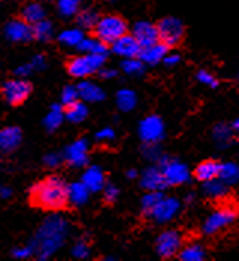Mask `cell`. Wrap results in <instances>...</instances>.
Masks as SVG:
<instances>
[{
    "label": "cell",
    "instance_id": "5b68a950",
    "mask_svg": "<svg viewBox=\"0 0 239 261\" xmlns=\"http://www.w3.org/2000/svg\"><path fill=\"white\" fill-rule=\"evenodd\" d=\"M235 220H236V209L232 204L220 206L214 212H211L205 222L202 224V233L206 236H214L221 230L230 227Z\"/></svg>",
    "mask_w": 239,
    "mask_h": 261
},
{
    "label": "cell",
    "instance_id": "f35d334b",
    "mask_svg": "<svg viewBox=\"0 0 239 261\" xmlns=\"http://www.w3.org/2000/svg\"><path fill=\"white\" fill-rule=\"evenodd\" d=\"M142 154L147 160L150 161H159L160 157L163 155L159 143H145L142 148Z\"/></svg>",
    "mask_w": 239,
    "mask_h": 261
},
{
    "label": "cell",
    "instance_id": "603a6c76",
    "mask_svg": "<svg viewBox=\"0 0 239 261\" xmlns=\"http://www.w3.org/2000/svg\"><path fill=\"white\" fill-rule=\"evenodd\" d=\"M63 121H64V106L60 103H54L43 118V127L46 128V132L51 133L59 128Z\"/></svg>",
    "mask_w": 239,
    "mask_h": 261
},
{
    "label": "cell",
    "instance_id": "680465c9",
    "mask_svg": "<svg viewBox=\"0 0 239 261\" xmlns=\"http://www.w3.org/2000/svg\"><path fill=\"white\" fill-rule=\"evenodd\" d=\"M0 188H2V185H0Z\"/></svg>",
    "mask_w": 239,
    "mask_h": 261
},
{
    "label": "cell",
    "instance_id": "f1b7e54d",
    "mask_svg": "<svg viewBox=\"0 0 239 261\" xmlns=\"http://www.w3.org/2000/svg\"><path fill=\"white\" fill-rule=\"evenodd\" d=\"M203 194L212 200H220L229 194V185H226L220 178L203 182Z\"/></svg>",
    "mask_w": 239,
    "mask_h": 261
},
{
    "label": "cell",
    "instance_id": "3957f363",
    "mask_svg": "<svg viewBox=\"0 0 239 261\" xmlns=\"http://www.w3.org/2000/svg\"><path fill=\"white\" fill-rule=\"evenodd\" d=\"M93 30H94V38H98L106 45H111L114 40L127 33V22L118 15L111 14V15L99 17Z\"/></svg>",
    "mask_w": 239,
    "mask_h": 261
},
{
    "label": "cell",
    "instance_id": "484cf974",
    "mask_svg": "<svg viewBox=\"0 0 239 261\" xmlns=\"http://www.w3.org/2000/svg\"><path fill=\"white\" fill-rule=\"evenodd\" d=\"M212 138H214V142L217 143V146L224 149L232 145L233 138H235V132L232 130V127L229 124L220 122L212 130Z\"/></svg>",
    "mask_w": 239,
    "mask_h": 261
},
{
    "label": "cell",
    "instance_id": "7dc6e473",
    "mask_svg": "<svg viewBox=\"0 0 239 261\" xmlns=\"http://www.w3.org/2000/svg\"><path fill=\"white\" fill-rule=\"evenodd\" d=\"M32 73H33V67H32L30 63L21 64V66H18V67L15 69V75H17L18 78H27V76H30Z\"/></svg>",
    "mask_w": 239,
    "mask_h": 261
},
{
    "label": "cell",
    "instance_id": "d6a6232c",
    "mask_svg": "<svg viewBox=\"0 0 239 261\" xmlns=\"http://www.w3.org/2000/svg\"><path fill=\"white\" fill-rule=\"evenodd\" d=\"M85 35H84V30L80 29V27H72V29H66V30H63L61 33L59 35V42L60 43H63L64 46H74V48H77V45L80 43L82 38H84Z\"/></svg>",
    "mask_w": 239,
    "mask_h": 261
},
{
    "label": "cell",
    "instance_id": "5bb4252c",
    "mask_svg": "<svg viewBox=\"0 0 239 261\" xmlns=\"http://www.w3.org/2000/svg\"><path fill=\"white\" fill-rule=\"evenodd\" d=\"M5 36L11 42H29L33 39L32 24L22 20H12L5 25Z\"/></svg>",
    "mask_w": 239,
    "mask_h": 261
},
{
    "label": "cell",
    "instance_id": "b9f144b4",
    "mask_svg": "<svg viewBox=\"0 0 239 261\" xmlns=\"http://www.w3.org/2000/svg\"><path fill=\"white\" fill-rule=\"evenodd\" d=\"M102 191H103V199H105L106 203H114L118 199L119 190L114 184H105Z\"/></svg>",
    "mask_w": 239,
    "mask_h": 261
},
{
    "label": "cell",
    "instance_id": "277c9868",
    "mask_svg": "<svg viewBox=\"0 0 239 261\" xmlns=\"http://www.w3.org/2000/svg\"><path fill=\"white\" fill-rule=\"evenodd\" d=\"M106 56L102 54H81L70 59L67 63V72L70 76L84 80L93 73H98L102 66H105Z\"/></svg>",
    "mask_w": 239,
    "mask_h": 261
},
{
    "label": "cell",
    "instance_id": "30bf717a",
    "mask_svg": "<svg viewBox=\"0 0 239 261\" xmlns=\"http://www.w3.org/2000/svg\"><path fill=\"white\" fill-rule=\"evenodd\" d=\"M179 209H181V203L177 197H172V196L164 197L163 196L159 203L154 206V209L150 212L148 217L157 224H166L177 217Z\"/></svg>",
    "mask_w": 239,
    "mask_h": 261
},
{
    "label": "cell",
    "instance_id": "7402d4cb",
    "mask_svg": "<svg viewBox=\"0 0 239 261\" xmlns=\"http://www.w3.org/2000/svg\"><path fill=\"white\" fill-rule=\"evenodd\" d=\"M88 117V108L85 101L77 100L67 106H64V120L70 121L72 124H81Z\"/></svg>",
    "mask_w": 239,
    "mask_h": 261
},
{
    "label": "cell",
    "instance_id": "f546056e",
    "mask_svg": "<svg viewBox=\"0 0 239 261\" xmlns=\"http://www.w3.org/2000/svg\"><path fill=\"white\" fill-rule=\"evenodd\" d=\"M32 30H33V39L39 40V42H50L54 38V25L46 18L35 22L32 25Z\"/></svg>",
    "mask_w": 239,
    "mask_h": 261
},
{
    "label": "cell",
    "instance_id": "1f68e13d",
    "mask_svg": "<svg viewBox=\"0 0 239 261\" xmlns=\"http://www.w3.org/2000/svg\"><path fill=\"white\" fill-rule=\"evenodd\" d=\"M219 178L224 182L226 185H235L239 179V169L238 164L235 161H227L220 164Z\"/></svg>",
    "mask_w": 239,
    "mask_h": 261
},
{
    "label": "cell",
    "instance_id": "11a10c76",
    "mask_svg": "<svg viewBox=\"0 0 239 261\" xmlns=\"http://www.w3.org/2000/svg\"><path fill=\"white\" fill-rule=\"evenodd\" d=\"M105 260H117L115 257H105Z\"/></svg>",
    "mask_w": 239,
    "mask_h": 261
},
{
    "label": "cell",
    "instance_id": "4dcf8cb0",
    "mask_svg": "<svg viewBox=\"0 0 239 261\" xmlns=\"http://www.w3.org/2000/svg\"><path fill=\"white\" fill-rule=\"evenodd\" d=\"M138 96L133 90L123 88L117 93V106L121 112H130L136 108Z\"/></svg>",
    "mask_w": 239,
    "mask_h": 261
},
{
    "label": "cell",
    "instance_id": "6da1fadb",
    "mask_svg": "<svg viewBox=\"0 0 239 261\" xmlns=\"http://www.w3.org/2000/svg\"><path fill=\"white\" fill-rule=\"evenodd\" d=\"M67 234H69V222L60 215L48 217L42 222L35 238L30 242L35 255L39 260H48L63 246Z\"/></svg>",
    "mask_w": 239,
    "mask_h": 261
},
{
    "label": "cell",
    "instance_id": "d590c367",
    "mask_svg": "<svg viewBox=\"0 0 239 261\" xmlns=\"http://www.w3.org/2000/svg\"><path fill=\"white\" fill-rule=\"evenodd\" d=\"M121 70L129 76H139L145 70V64L139 60V57H130L121 61Z\"/></svg>",
    "mask_w": 239,
    "mask_h": 261
},
{
    "label": "cell",
    "instance_id": "cb8c5ba5",
    "mask_svg": "<svg viewBox=\"0 0 239 261\" xmlns=\"http://www.w3.org/2000/svg\"><path fill=\"white\" fill-rule=\"evenodd\" d=\"M220 164H221V163L214 160L202 161L199 166L195 169V176L198 178V181L202 182L216 179V178H219Z\"/></svg>",
    "mask_w": 239,
    "mask_h": 261
},
{
    "label": "cell",
    "instance_id": "681fc988",
    "mask_svg": "<svg viewBox=\"0 0 239 261\" xmlns=\"http://www.w3.org/2000/svg\"><path fill=\"white\" fill-rule=\"evenodd\" d=\"M163 63L166 64V66H177L179 61H181V57H179L178 54H166L164 56V59H163Z\"/></svg>",
    "mask_w": 239,
    "mask_h": 261
},
{
    "label": "cell",
    "instance_id": "db71d44e",
    "mask_svg": "<svg viewBox=\"0 0 239 261\" xmlns=\"http://www.w3.org/2000/svg\"><path fill=\"white\" fill-rule=\"evenodd\" d=\"M193 200H195V194H193V193H190V194L185 197V201H187V203H190V201H193Z\"/></svg>",
    "mask_w": 239,
    "mask_h": 261
},
{
    "label": "cell",
    "instance_id": "c3c4849f",
    "mask_svg": "<svg viewBox=\"0 0 239 261\" xmlns=\"http://www.w3.org/2000/svg\"><path fill=\"white\" fill-rule=\"evenodd\" d=\"M98 73L100 75V78H103V80H112V78H115L118 75L115 69H112V67H103V66L100 67Z\"/></svg>",
    "mask_w": 239,
    "mask_h": 261
},
{
    "label": "cell",
    "instance_id": "4fadbf2b",
    "mask_svg": "<svg viewBox=\"0 0 239 261\" xmlns=\"http://www.w3.org/2000/svg\"><path fill=\"white\" fill-rule=\"evenodd\" d=\"M132 36L138 40L140 48H145V46H150V45H154V43L160 42L157 25L150 22V21L135 22L133 30H132Z\"/></svg>",
    "mask_w": 239,
    "mask_h": 261
},
{
    "label": "cell",
    "instance_id": "f907efd6",
    "mask_svg": "<svg viewBox=\"0 0 239 261\" xmlns=\"http://www.w3.org/2000/svg\"><path fill=\"white\" fill-rule=\"evenodd\" d=\"M9 197H12V190L2 185V188H0V199H5V200H6V199H9Z\"/></svg>",
    "mask_w": 239,
    "mask_h": 261
},
{
    "label": "cell",
    "instance_id": "9a60e30c",
    "mask_svg": "<svg viewBox=\"0 0 239 261\" xmlns=\"http://www.w3.org/2000/svg\"><path fill=\"white\" fill-rule=\"evenodd\" d=\"M140 187L147 191H163L168 187L159 166H151L140 173Z\"/></svg>",
    "mask_w": 239,
    "mask_h": 261
},
{
    "label": "cell",
    "instance_id": "836d02e7",
    "mask_svg": "<svg viewBox=\"0 0 239 261\" xmlns=\"http://www.w3.org/2000/svg\"><path fill=\"white\" fill-rule=\"evenodd\" d=\"M77 17V22L78 27L82 30H90L94 27V24L99 20V14L96 9L91 8H85V9H80V12L75 15Z\"/></svg>",
    "mask_w": 239,
    "mask_h": 261
},
{
    "label": "cell",
    "instance_id": "f5cc1de1",
    "mask_svg": "<svg viewBox=\"0 0 239 261\" xmlns=\"http://www.w3.org/2000/svg\"><path fill=\"white\" fill-rule=\"evenodd\" d=\"M230 127H232V130L236 133L238 132V128H239V120H233V122L230 124Z\"/></svg>",
    "mask_w": 239,
    "mask_h": 261
},
{
    "label": "cell",
    "instance_id": "ffe728a7",
    "mask_svg": "<svg viewBox=\"0 0 239 261\" xmlns=\"http://www.w3.org/2000/svg\"><path fill=\"white\" fill-rule=\"evenodd\" d=\"M169 51V46L161 43V42H157L154 45H150V46H145L142 48L139 53V60L144 63V64H150V66H156L159 64L160 61L164 59V56L168 54Z\"/></svg>",
    "mask_w": 239,
    "mask_h": 261
},
{
    "label": "cell",
    "instance_id": "e575fe53",
    "mask_svg": "<svg viewBox=\"0 0 239 261\" xmlns=\"http://www.w3.org/2000/svg\"><path fill=\"white\" fill-rule=\"evenodd\" d=\"M81 9V0H57V11L63 18H74Z\"/></svg>",
    "mask_w": 239,
    "mask_h": 261
},
{
    "label": "cell",
    "instance_id": "d6986e66",
    "mask_svg": "<svg viewBox=\"0 0 239 261\" xmlns=\"http://www.w3.org/2000/svg\"><path fill=\"white\" fill-rule=\"evenodd\" d=\"M81 182L88 188L90 193H99L102 191L103 185L106 184V178L99 166H90L82 173Z\"/></svg>",
    "mask_w": 239,
    "mask_h": 261
},
{
    "label": "cell",
    "instance_id": "2e32d148",
    "mask_svg": "<svg viewBox=\"0 0 239 261\" xmlns=\"http://www.w3.org/2000/svg\"><path fill=\"white\" fill-rule=\"evenodd\" d=\"M112 53L117 54L123 59H130V57H138L140 53V45L138 40L135 39L132 35H123L121 38L114 40L112 43Z\"/></svg>",
    "mask_w": 239,
    "mask_h": 261
},
{
    "label": "cell",
    "instance_id": "816d5d0a",
    "mask_svg": "<svg viewBox=\"0 0 239 261\" xmlns=\"http://www.w3.org/2000/svg\"><path fill=\"white\" fill-rule=\"evenodd\" d=\"M126 176H127L129 179H135V178H138V172H136L135 169H129L127 173H126Z\"/></svg>",
    "mask_w": 239,
    "mask_h": 261
},
{
    "label": "cell",
    "instance_id": "60d3db41",
    "mask_svg": "<svg viewBox=\"0 0 239 261\" xmlns=\"http://www.w3.org/2000/svg\"><path fill=\"white\" fill-rule=\"evenodd\" d=\"M115 130L112 127H103L100 128L99 132L96 133V141L100 142V143H111V142L115 141Z\"/></svg>",
    "mask_w": 239,
    "mask_h": 261
},
{
    "label": "cell",
    "instance_id": "83f0119b",
    "mask_svg": "<svg viewBox=\"0 0 239 261\" xmlns=\"http://www.w3.org/2000/svg\"><path fill=\"white\" fill-rule=\"evenodd\" d=\"M77 49L80 51L81 54H102V56L108 54V45L103 43L98 38L84 36L82 40L77 45Z\"/></svg>",
    "mask_w": 239,
    "mask_h": 261
},
{
    "label": "cell",
    "instance_id": "6f0895ef",
    "mask_svg": "<svg viewBox=\"0 0 239 261\" xmlns=\"http://www.w3.org/2000/svg\"><path fill=\"white\" fill-rule=\"evenodd\" d=\"M105 2H112V0H105Z\"/></svg>",
    "mask_w": 239,
    "mask_h": 261
},
{
    "label": "cell",
    "instance_id": "ab89813d",
    "mask_svg": "<svg viewBox=\"0 0 239 261\" xmlns=\"http://www.w3.org/2000/svg\"><path fill=\"white\" fill-rule=\"evenodd\" d=\"M72 255L78 260H84L90 257V246L84 241H78L72 246Z\"/></svg>",
    "mask_w": 239,
    "mask_h": 261
},
{
    "label": "cell",
    "instance_id": "e0dca14e",
    "mask_svg": "<svg viewBox=\"0 0 239 261\" xmlns=\"http://www.w3.org/2000/svg\"><path fill=\"white\" fill-rule=\"evenodd\" d=\"M22 141V133L20 127L9 125L0 130V152L2 154H11L14 152Z\"/></svg>",
    "mask_w": 239,
    "mask_h": 261
},
{
    "label": "cell",
    "instance_id": "4316f807",
    "mask_svg": "<svg viewBox=\"0 0 239 261\" xmlns=\"http://www.w3.org/2000/svg\"><path fill=\"white\" fill-rule=\"evenodd\" d=\"M177 255L181 261H202L206 257V251L200 243L192 242L185 246H181Z\"/></svg>",
    "mask_w": 239,
    "mask_h": 261
},
{
    "label": "cell",
    "instance_id": "bcb514c9",
    "mask_svg": "<svg viewBox=\"0 0 239 261\" xmlns=\"http://www.w3.org/2000/svg\"><path fill=\"white\" fill-rule=\"evenodd\" d=\"M32 67H33V70H36V72H39V70H43V69H46V59H45V56H42V54H36L33 59H32Z\"/></svg>",
    "mask_w": 239,
    "mask_h": 261
},
{
    "label": "cell",
    "instance_id": "7bdbcfd3",
    "mask_svg": "<svg viewBox=\"0 0 239 261\" xmlns=\"http://www.w3.org/2000/svg\"><path fill=\"white\" fill-rule=\"evenodd\" d=\"M11 254H12V257H14V258H17V260H27V258H30L32 255H35L33 248H32V245H30V243H29V245H26V246L14 248Z\"/></svg>",
    "mask_w": 239,
    "mask_h": 261
},
{
    "label": "cell",
    "instance_id": "ac0fdd59",
    "mask_svg": "<svg viewBox=\"0 0 239 261\" xmlns=\"http://www.w3.org/2000/svg\"><path fill=\"white\" fill-rule=\"evenodd\" d=\"M77 90H78V97L85 103H98L105 99V91L99 85L85 78L77 84Z\"/></svg>",
    "mask_w": 239,
    "mask_h": 261
},
{
    "label": "cell",
    "instance_id": "7a4b0ae2",
    "mask_svg": "<svg viewBox=\"0 0 239 261\" xmlns=\"http://www.w3.org/2000/svg\"><path fill=\"white\" fill-rule=\"evenodd\" d=\"M30 199L35 206L45 211L57 212L67 204V184L60 176H48L30 190Z\"/></svg>",
    "mask_w": 239,
    "mask_h": 261
},
{
    "label": "cell",
    "instance_id": "8d00e7d4",
    "mask_svg": "<svg viewBox=\"0 0 239 261\" xmlns=\"http://www.w3.org/2000/svg\"><path fill=\"white\" fill-rule=\"evenodd\" d=\"M163 197L161 191H148L147 194H144V197L140 199V211L148 217L150 212L154 209V206L160 201Z\"/></svg>",
    "mask_w": 239,
    "mask_h": 261
},
{
    "label": "cell",
    "instance_id": "d4e9b609",
    "mask_svg": "<svg viewBox=\"0 0 239 261\" xmlns=\"http://www.w3.org/2000/svg\"><path fill=\"white\" fill-rule=\"evenodd\" d=\"M21 18L29 22V24H35L38 21L46 18V11H45V6L40 3V2H30L27 3L22 11H21Z\"/></svg>",
    "mask_w": 239,
    "mask_h": 261
},
{
    "label": "cell",
    "instance_id": "7c38bea8",
    "mask_svg": "<svg viewBox=\"0 0 239 261\" xmlns=\"http://www.w3.org/2000/svg\"><path fill=\"white\" fill-rule=\"evenodd\" d=\"M88 151L90 143L87 139H77L67 145L63 151V160L74 167H84L88 163Z\"/></svg>",
    "mask_w": 239,
    "mask_h": 261
},
{
    "label": "cell",
    "instance_id": "9f6ffc18",
    "mask_svg": "<svg viewBox=\"0 0 239 261\" xmlns=\"http://www.w3.org/2000/svg\"><path fill=\"white\" fill-rule=\"evenodd\" d=\"M39 2H48V0H39Z\"/></svg>",
    "mask_w": 239,
    "mask_h": 261
},
{
    "label": "cell",
    "instance_id": "52a82bcc",
    "mask_svg": "<svg viewBox=\"0 0 239 261\" xmlns=\"http://www.w3.org/2000/svg\"><path fill=\"white\" fill-rule=\"evenodd\" d=\"M0 93L9 105L17 106V105L24 103L32 94V84L26 78H14V80L6 81L2 85Z\"/></svg>",
    "mask_w": 239,
    "mask_h": 261
},
{
    "label": "cell",
    "instance_id": "44dd1931",
    "mask_svg": "<svg viewBox=\"0 0 239 261\" xmlns=\"http://www.w3.org/2000/svg\"><path fill=\"white\" fill-rule=\"evenodd\" d=\"M90 194L88 188L81 181L67 185V203H72L74 206H84L90 199Z\"/></svg>",
    "mask_w": 239,
    "mask_h": 261
},
{
    "label": "cell",
    "instance_id": "8fae6325",
    "mask_svg": "<svg viewBox=\"0 0 239 261\" xmlns=\"http://www.w3.org/2000/svg\"><path fill=\"white\" fill-rule=\"evenodd\" d=\"M182 246V236L177 230H166L156 241V251L160 257L171 258L178 254Z\"/></svg>",
    "mask_w": 239,
    "mask_h": 261
},
{
    "label": "cell",
    "instance_id": "f6af8a7d",
    "mask_svg": "<svg viewBox=\"0 0 239 261\" xmlns=\"http://www.w3.org/2000/svg\"><path fill=\"white\" fill-rule=\"evenodd\" d=\"M63 161V155H60L59 152H50L43 157V164L50 169H56L59 167Z\"/></svg>",
    "mask_w": 239,
    "mask_h": 261
},
{
    "label": "cell",
    "instance_id": "74e56055",
    "mask_svg": "<svg viewBox=\"0 0 239 261\" xmlns=\"http://www.w3.org/2000/svg\"><path fill=\"white\" fill-rule=\"evenodd\" d=\"M60 100H61V105H63V106H67V105H70V103H74V101L80 100L77 85H66V87L61 90Z\"/></svg>",
    "mask_w": 239,
    "mask_h": 261
},
{
    "label": "cell",
    "instance_id": "ba28073f",
    "mask_svg": "<svg viewBox=\"0 0 239 261\" xmlns=\"http://www.w3.org/2000/svg\"><path fill=\"white\" fill-rule=\"evenodd\" d=\"M157 32L160 42L171 48L178 45L184 38V24L177 17H164L157 24Z\"/></svg>",
    "mask_w": 239,
    "mask_h": 261
},
{
    "label": "cell",
    "instance_id": "9c48e42d",
    "mask_svg": "<svg viewBox=\"0 0 239 261\" xmlns=\"http://www.w3.org/2000/svg\"><path fill=\"white\" fill-rule=\"evenodd\" d=\"M164 136V122L159 115H148L139 122V138L144 143H160Z\"/></svg>",
    "mask_w": 239,
    "mask_h": 261
},
{
    "label": "cell",
    "instance_id": "8992f818",
    "mask_svg": "<svg viewBox=\"0 0 239 261\" xmlns=\"http://www.w3.org/2000/svg\"><path fill=\"white\" fill-rule=\"evenodd\" d=\"M159 167L161 169V173L164 176V181L168 185H182L190 179V172L188 167L177 159H171L168 155H161L157 161Z\"/></svg>",
    "mask_w": 239,
    "mask_h": 261
},
{
    "label": "cell",
    "instance_id": "ee69618b",
    "mask_svg": "<svg viewBox=\"0 0 239 261\" xmlns=\"http://www.w3.org/2000/svg\"><path fill=\"white\" fill-rule=\"evenodd\" d=\"M198 81H199L200 84L208 85V87H211V88H216V87L219 85L217 78H216L212 73H209L208 70H199V72H198Z\"/></svg>",
    "mask_w": 239,
    "mask_h": 261
}]
</instances>
